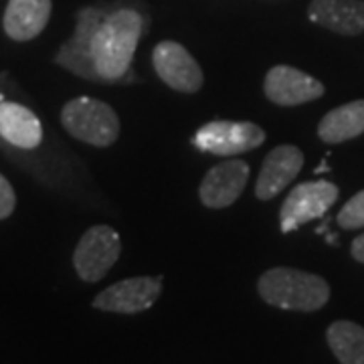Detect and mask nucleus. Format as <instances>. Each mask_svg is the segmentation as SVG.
<instances>
[{
    "label": "nucleus",
    "instance_id": "f257e3e1",
    "mask_svg": "<svg viewBox=\"0 0 364 364\" xmlns=\"http://www.w3.org/2000/svg\"><path fill=\"white\" fill-rule=\"evenodd\" d=\"M142 28V14L134 9H119L102 21L93 37V63L102 81H119L128 73Z\"/></svg>",
    "mask_w": 364,
    "mask_h": 364
},
{
    "label": "nucleus",
    "instance_id": "f03ea898",
    "mask_svg": "<svg viewBox=\"0 0 364 364\" xmlns=\"http://www.w3.org/2000/svg\"><path fill=\"white\" fill-rule=\"evenodd\" d=\"M257 291L265 304L289 312H318L330 299L324 277L294 267L267 269L257 282Z\"/></svg>",
    "mask_w": 364,
    "mask_h": 364
},
{
    "label": "nucleus",
    "instance_id": "7ed1b4c3",
    "mask_svg": "<svg viewBox=\"0 0 364 364\" xmlns=\"http://www.w3.org/2000/svg\"><path fill=\"white\" fill-rule=\"evenodd\" d=\"M61 124L69 136L95 148H107L119 136V117L112 105L93 97H75L61 109Z\"/></svg>",
    "mask_w": 364,
    "mask_h": 364
},
{
    "label": "nucleus",
    "instance_id": "20e7f679",
    "mask_svg": "<svg viewBox=\"0 0 364 364\" xmlns=\"http://www.w3.org/2000/svg\"><path fill=\"white\" fill-rule=\"evenodd\" d=\"M119 253L122 239L116 229L107 225H95L79 239L77 247L73 251V267L79 279L87 284H97L116 265Z\"/></svg>",
    "mask_w": 364,
    "mask_h": 364
},
{
    "label": "nucleus",
    "instance_id": "39448f33",
    "mask_svg": "<svg viewBox=\"0 0 364 364\" xmlns=\"http://www.w3.org/2000/svg\"><path fill=\"white\" fill-rule=\"evenodd\" d=\"M338 186L328 181L301 182L294 186L279 208L282 233H291L301 225L324 217L338 200Z\"/></svg>",
    "mask_w": 364,
    "mask_h": 364
},
{
    "label": "nucleus",
    "instance_id": "423d86ee",
    "mask_svg": "<svg viewBox=\"0 0 364 364\" xmlns=\"http://www.w3.org/2000/svg\"><path fill=\"white\" fill-rule=\"evenodd\" d=\"M193 142L198 150L215 156H235L255 150L265 142V132L253 122L217 119L198 128Z\"/></svg>",
    "mask_w": 364,
    "mask_h": 364
},
{
    "label": "nucleus",
    "instance_id": "0eeeda50",
    "mask_svg": "<svg viewBox=\"0 0 364 364\" xmlns=\"http://www.w3.org/2000/svg\"><path fill=\"white\" fill-rule=\"evenodd\" d=\"M107 14L95 6H87L77 14V25L73 37L63 43L55 55V63L67 69L69 73L90 81H102L93 63V37Z\"/></svg>",
    "mask_w": 364,
    "mask_h": 364
},
{
    "label": "nucleus",
    "instance_id": "6e6552de",
    "mask_svg": "<svg viewBox=\"0 0 364 364\" xmlns=\"http://www.w3.org/2000/svg\"><path fill=\"white\" fill-rule=\"evenodd\" d=\"M162 294V277H128L112 284L93 299V308L112 314H140L156 304Z\"/></svg>",
    "mask_w": 364,
    "mask_h": 364
},
{
    "label": "nucleus",
    "instance_id": "1a4fd4ad",
    "mask_svg": "<svg viewBox=\"0 0 364 364\" xmlns=\"http://www.w3.org/2000/svg\"><path fill=\"white\" fill-rule=\"evenodd\" d=\"M152 63L158 77L168 87L181 93H196L203 87V69L196 59L174 41H162L154 47Z\"/></svg>",
    "mask_w": 364,
    "mask_h": 364
},
{
    "label": "nucleus",
    "instance_id": "9d476101",
    "mask_svg": "<svg viewBox=\"0 0 364 364\" xmlns=\"http://www.w3.org/2000/svg\"><path fill=\"white\" fill-rule=\"evenodd\" d=\"M263 91H265V97L275 105L291 107V105L320 100L326 93V87L322 81L299 71L296 67L275 65L265 75Z\"/></svg>",
    "mask_w": 364,
    "mask_h": 364
},
{
    "label": "nucleus",
    "instance_id": "9b49d317",
    "mask_svg": "<svg viewBox=\"0 0 364 364\" xmlns=\"http://www.w3.org/2000/svg\"><path fill=\"white\" fill-rule=\"evenodd\" d=\"M249 164L243 160H227L208 170L198 186L200 203L208 208L231 207L245 191Z\"/></svg>",
    "mask_w": 364,
    "mask_h": 364
},
{
    "label": "nucleus",
    "instance_id": "f8f14e48",
    "mask_svg": "<svg viewBox=\"0 0 364 364\" xmlns=\"http://www.w3.org/2000/svg\"><path fill=\"white\" fill-rule=\"evenodd\" d=\"M304 168V152L298 146H277L265 156L261 164L257 184H255V196L259 200H272L286 191L289 182L296 181Z\"/></svg>",
    "mask_w": 364,
    "mask_h": 364
},
{
    "label": "nucleus",
    "instance_id": "ddd939ff",
    "mask_svg": "<svg viewBox=\"0 0 364 364\" xmlns=\"http://www.w3.org/2000/svg\"><path fill=\"white\" fill-rule=\"evenodd\" d=\"M308 16L316 25L344 37L364 33V0H312Z\"/></svg>",
    "mask_w": 364,
    "mask_h": 364
},
{
    "label": "nucleus",
    "instance_id": "4468645a",
    "mask_svg": "<svg viewBox=\"0 0 364 364\" xmlns=\"http://www.w3.org/2000/svg\"><path fill=\"white\" fill-rule=\"evenodd\" d=\"M51 0H9L4 9V33L18 43L39 37L51 18Z\"/></svg>",
    "mask_w": 364,
    "mask_h": 364
},
{
    "label": "nucleus",
    "instance_id": "2eb2a0df",
    "mask_svg": "<svg viewBox=\"0 0 364 364\" xmlns=\"http://www.w3.org/2000/svg\"><path fill=\"white\" fill-rule=\"evenodd\" d=\"M0 138L21 150H35L43 142L41 119L26 105L0 100Z\"/></svg>",
    "mask_w": 364,
    "mask_h": 364
},
{
    "label": "nucleus",
    "instance_id": "dca6fc26",
    "mask_svg": "<svg viewBox=\"0 0 364 364\" xmlns=\"http://www.w3.org/2000/svg\"><path fill=\"white\" fill-rule=\"evenodd\" d=\"M364 134V100H354L328 112L318 124V136L326 144H342Z\"/></svg>",
    "mask_w": 364,
    "mask_h": 364
},
{
    "label": "nucleus",
    "instance_id": "f3484780",
    "mask_svg": "<svg viewBox=\"0 0 364 364\" xmlns=\"http://www.w3.org/2000/svg\"><path fill=\"white\" fill-rule=\"evenodd\" d=\"M326 342L340 364H364V328L350 320L332 322Z\"/></svg>",
    "mask_w": 364,
    "mask_h": 364
},
{
    "label": "nucleus",
    "instance_id": "a211bd4d",
    "mask_svg": "<svg viewBox=\"0 0 364 364\" xmlns=\"http://www.w3.org/2000/svg\"><path fill=\"white\" fill-rule=\"evenodd\" d=\"M338 225L342 229H363L364 227V188L360 193L346 200V205L340 208Z\"/></svg>",
    "mask_w": 364,
    "mask_h": 364
},
{
    "label": "nucleus",
    "instance_id": "6ab92c4d",
    "mask_svg": "<svg viewBox=\"0 0 364 364\" xmlns=\"http://www.w3.org/2000/svg\"><path fill=\"white\" fill-rule=\"evenodd\" d=\"M16 208V195L11 182L0 174V221L9 219Z\"/></svg>",
    "mask_w": 364,
    "mask_h": 364
},
{
    "label": "nucleus",
    "instance_id": "aec40b11",
    "mask_svg": "<svg viewBox=\"0 0 364 364\" xmlns=\"http://www.w3.org/2000/svg\"><path fill=\"white\" fill-rule=\"evenodd\" d=\"M350 255L358 263H364V233L358 235L350 245Z\"/></svg>",
    "mask_w": 364,
    "mask_h": 364
}]
</instances>
